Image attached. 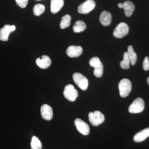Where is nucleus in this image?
<instances>
[{"label":"nucleus","instance_id":"obj_1","mask_svg":"<svg viewBox=\"0 0 149 149\" xmlns=\"http://www.w3.org/2000/svg\"><path fill=\"white\" fill-rule=\"evenodd\" d=\"M89 64L91 66L95 68L94 75L97 77H100L103 73V65L100 58L97 57H94L91 59Z\"/></svg>","mask_w":149,"mask_h":149},{"label":"nucleus","instance_id":"obj_2","mask_svg":"<svg viewBox=\"0 0 149 149\" xmlns=\"http://www.w3.org/2000/svg\"><path fill=\"white\" fill-rule=\"evenodd\" d=\"M119 93L122 97H125L128 95L132 89V84L128 79L121 80L118 84Z\"/></svg>","mask_w":149,"mask_h":149},{"label":"nucleus","instance_id":"obj_3","mask_svg":"<svg viewBox=\"0 0 149 149\" xmlns=\"http://www.w3.org/2000/svg\"><path fill=\"white\" fill-rule=\"evenodd\" d=\"M89 120L91 124L94 126H98L104 121V114L99 111H95L94 112H91L88 115Z\"/></svg>","mask_w":149,"mask_h":149},{"label":"nucleus","instance_id":"obj_4","mask_svg":"<svg viewBox=\"0 0 149 149\" xmlns=\"http://www.w3.org/2000/svg\"><path fill=\"white\" fill-rule=\"evenodd\" d=\"M145 107V103L141 98L135 99L128 108V111L130 113H137L143 111Z\"/></svg>","mask_w":149,"mask_h":149},{"label":"nucleus","instance_id":"obj_5","mask_svg":"<svg viewBox=\"0 0 149 149\" xmlns=\"http://www.w3.org/2000/svg\"><path fill=\"white\" fill-rule=\"evenodd\" d=\"M72 78L74 83L83 91L87 90L88 86V80L85 76L78 72L73 74Z\"/></svg>","mask_w":149,"mask_h":149},{"label":"nucleus","instance_id":"obj_6","mask_svg":"<svg viewBox=\"0 0 149 149\" xmlns=\"http://www.w3.org/2000/svg\"><path fill=\"white\" fill-rule=\"evenodd\" d=\"M65 97L70 102H74L78 96V92L71 84L67 85L65 87L63 93Z\"/></svg>","mask_w":149,"mask_h":149},{"label":"nucleus","instance_id":"obj_7","mask_svg":"<svg viewBox=\"0 0 149 149\" xmlns=\"http://www.w3.org/2000/svg\"><path fill=\"white\" fill-rule=\"evenodd\" d=\"M96 4L93 0H87L78 6V12L80 14H86L93 10L95 7Z\"/></svg>","mask_w":149,"mask_h":149},{"label":"nucleus","instance_id":"obj_8","mask_svg":"<svg viewBox=\"0 0 149 149\" xmlns=\"http://www.w3.org/2000/svg\"><path fill=\"white\" fill-rule=\"evenodd\" d=\"M129 32V27L124 22H121L118 24L113 32V35L118 38H121L128 34Z\"/></svg>","mask_w":149,"mask_h":149},{"label":"nucleus","instance_id":"obj_9","mask_svg":"<svg viewBox=\"0 0 149 149\" xmlns=\"http://www.w3.org/2000/svg\"><path fill=\"white\" fill-rule=\"evenodd\" d=\"M74 124L77 130L81 134L85 136H87L90 133V128L89 125L88 123L80 118H76L74 120Z\"/></svg>","mask_w":149,"mask_h":149},{"label":"nucleus","instance_id":"obj_10","mask_svg":"<svg viewBox=\"0 0 149 149\" xmlns=\"http://www.w3.org/2000/svg\"><path fill=\"white\" fill-rule=\"evenodd\" d=\"M16 29L15 25L6 24L0 29V40L2 41H7L11 32H13Z\"/></svg>","mask_w":149,"mask_h":149},{"label":"nucleus","instance_id":"obj_11","mask_svg":"<svg viewBox=\"0 0 149 149\" xmlns=\"http://www.w3.org/2000/svg\"><path fill=\"white\" fill-rule=\"evenodd\" d=\"M41 113L43 119L47 120H50L53 115L52 109L49 105L43 104L41 107Z\"/></svg>","mask_w":149,"mask_h":149},{"label":"nucleus","instance_id":"obj_12","mask_svg":"<svg viewBox=\"0 0 149 149\" xmlns=\"http://www.w3.org/2000/svg\"><path fill=\"white\" fill-rule=\"evenodd\" d=\"M83 48L80 46H70L66 50V54L70 57H77L82 54Z\"/></svg>","mask_w":149,"mask_h":149},{"label":"nucleus","instance_id":"obj_13","mask_svg":"<svg viewBox=\"0 0 149 149\" xmlns=\"http://www.w3.org/2000/svg\"><path fill=\"white\" fill-rule=\"evenodd\" d=\"M51 60L47 56L43 55L41 58H38L36 60L37 66L42 69H46L50 66Z\"/></svg>","mask_w":149,"mask_h":149},{"label":"nucleus","instance_id":"obj_14","mask_svg":"<svg viewBox=\"0 0 149 149\" xmlns=\"http://www.w3.org/2000/svg\"><path fill=\"white\" fill-rule=\"evenodd\" d=\"M149 137V128H145L135 134L133 140L136 143L143 142Z\"/></svg>","mask_w":149,"mask_h":149},{"label":"nucleus","instance_id":"obj_15","mask_svg":"<svg viewBox=\"0 0 149 149\" xmlns=\"http://www.w3.org/2000/svg\"><path fill=\"white\" fill-rule=\"evenodd\" d=\"M111 14L107 11H103L100 14V21L104 26H109L111 22Z\"/></svg>","mask_w":149,"mask_h":149},{"label":"nucleus","instance_id":"obj_16","mask_svg":"<svg viewBox=\"0 0 149 149\" xmlns=\"http://www.w3.org/2000/svg\"><path fill=\"white\" fill-rule=\"evenodd\" d=\"M64 5V0H51V11L55 14L60 10Z\"/></svg>","mask_w":149,"mask_h":149},{"label":"nucleus","instance_id":"obj_17","mask_svg":"<svg viewBox=\"0 0 149 149\" xmlns=\"http://www.w3.org/2000/svg\"><path fill=\"white\" fill-rule=\"evenodd\" d=\"M123 8L124 9L125 16L129 17L132 15L135 10V6L132 2L126 1L124 2L123 6Z\"/></svg>","mask_w":149,"mask_h":149},{"label":"nucleus","instance_id":"obj_18","mask_svg":"<svg viewBox=\"0 0 149 149\" xmlns=\"http://www.w3.org/2000/svg\"><path fill=\"white\" fill-rule=\"evenodd\" d=\"M127 53L131 65H135L137 61V56L136 53L134 52L132 46H128Z\"/></svg>","mask_w":149,"mask_h":149},{"label":"nucleus","instance_id":"obj_19","mask_svg":"<svg viewBox=\"0 0 149 149\" xmlns=\"http://www.w3.org/2000/svg\"><path fill=\"white\" fill-rule=\"evenodd\" d=\"M86 25L85 22L82 20H77L72 27L73 32L75 33H80L85 30Z\"/></svg>","mask_w":149,"mask_h":149},{"label":"nucleus","instance_id":"obj_20","mask_svg":"<svg viewBox=\"0 0 149 149\" xmlns=\"http://www.w3.org/2000/svg\"><path fill=\"white\" fill-rule=\"evenodd\" d=\"M71 17L69 15H65L62 17L60 26L61 29H64L69 27L70 25Z\"/></svg>","mask_w":149,"mask_h":149},{"label":"nucleus","instance_id":"obj_21","mask_svg":"<svg viewBox=\"0 0 149 149\" xmlns=\"http://www.w3.org/2000/svg\"><path fill=\"white\" fill-rule=\"evenodd\" d=\"M130 61L128 57V53L125 52L123 54V60L120 63V67L123 69H128L130 67Z\"/></svg>","mask_w":149,"mask_h":149},{"label":"nucleus","instance_id":"obj_22","mask_svg":"<svg viewBox=\"0 0 149 149\" xmlns=\"http://www.w3.org/2000/svg\"><path fill=\"white\" fill-rule=\"evenodd\" d=\"M45 7L43 5L41 4L35 5L33 9L34 15L36 16H40L45 12Z\"/></svg>","mask_w":149,"mask_h":149},{"label":"nucleus","instance_id":"obj_23","mask_svg":"<svg viewBox=\"0 0 149 149\" xmlns=\"http://www.w3.org/2000/svg\"><path fill=\"white\" fill-rule=\"evenodd\" d=\"M32 149H42V144L41 141L36 136L32 137L31 142Z\"/></svg>","mask_w":149,"mask_h":149},{"label":"nucleus","instance_id":"obj_24","mask_svg":"<svg viewBox=\"0 0 149 149\" xmlns=\"http://www.w3.org/2000/svg\"><path fill=\"white\" fill-rule=\"evenodd\" d=\"M17 5L21 8H24L27 6L28 0H15Z\"/></svg>","mask_w":149,"mask_h":149},{"label":"nucleus","instance_id":"obj_25","mask_svg":"<svg viewBox=\"0 0 149 149\" xmlns=\"http://www.w3.org/2000/svg\"><path fill=\"white\" fill-rule=\"evenodd\" d=\"M143 67L145 70H149V58L148 57H146L144 58L143 63Z\"/></svg>","mask_w":149,"mask_h":149},{"label":"nucleus","instance_id":"obj_26","mask_svg":"<svg viewBox=\"0 0 149 149\" xmlns=\"http://www.w3.org/2000/svg\"><path fill=\"white\" fill-rule=\"evenodd\" d=\"M123 3H118V7L120 8H123Z\"/></svg>","mask_w":149,"mask_h":149},{"label":"nucleus","instance_id":"obj_27","mask_svg":"<svg viewBox=\"0 0 149 149\" xmlns=\"http://www.w3.org/2000/svg\"><path fill=\"white\" fill-rule=\"evenodd\" d=\"M147 83H148V85H149V77H148V78H147Z\"/></svg>","mask_w":149,"mask_h":149},{"label":"nucleus","instance_id":"obj_28","mask_svg":"<svg viewBox=\"0 0 149 149\" xmlns=\"http://www.w3.org/2000/svg\"><path fill=\"white\" fill-rule=\"evenodd\" d=\"M36 1H41V0H36Z\"/></svg>","mask_w":149,"mask_h":149}]
</instances>
